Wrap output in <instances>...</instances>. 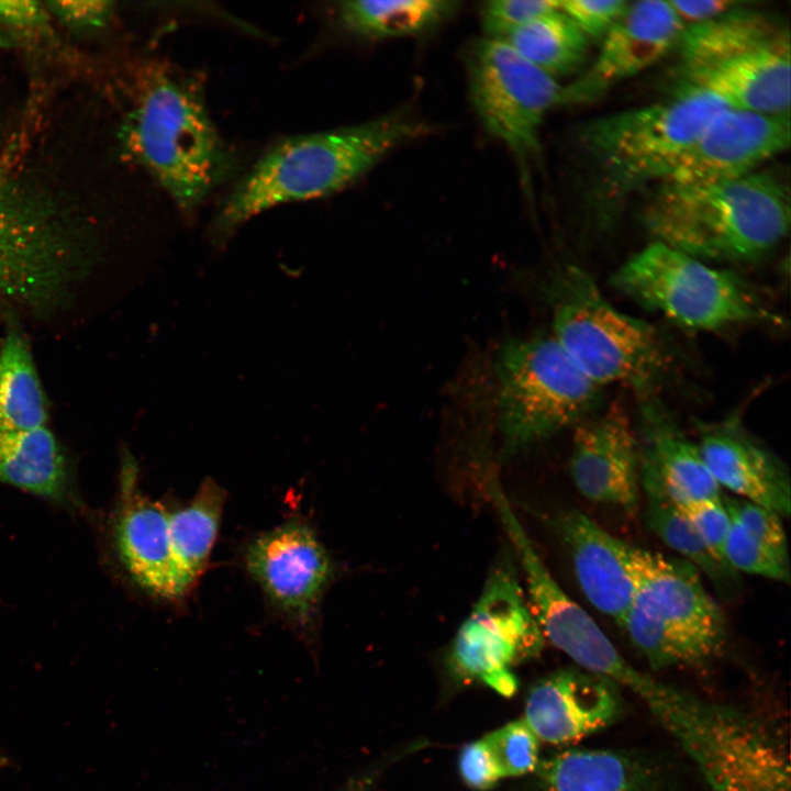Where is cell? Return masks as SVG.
<instances>
[{
  "mask_svg": "<svg viewBox=\"0 0 791 791\" xmlns=\"http://www.w3.org/2000/svg\"><path fill=\"white\" fill-rule=\"evenodd\" d=\"M428 131L403 108L357 124L288 137L267 151L223 200L213 218V237L226 239L278 205L336 193Z\"/></svg>",
  "mask_w": 791,
  "mask_h": 791,
  "instance_id": "6da1fadb",
  "label": "cell"
},
{
  "mask_svg": "<svg viewBox=\"0 0 791 791\" xmlns=\"http://www.w3.org/2000/svg\"><path fill=\"white\" fill-rule=\"evenodd\" d=\"M132 157L186 213L232 172L234 157L193 86L160 66L146 70L123 126Z\"/></svg>",
  "mask_w": 791,
  "mask_h": 791,
  "instance_id": "7a4b0ae2",
  "label": "cell"
},
{
  "mask_svg": "<svg viewBox=\"0 0 791 791\" xmlns=\"http://www.w3.org/2000/svg\"><path fill=\"white\" fill-rule=\"evenodd\" d=\"M645 221L657 241L703 261L755 260L789 231V191L765 170L705 187L659 186Z\"/></svg>",
  "mask_w": 791,
  "mask_h": 791,
  "instance_id": "3957f363",
  "label": "cell"
},
{
  "mask_svg": "<svg viewBox=\"0 0 791 791\" xmlns=\"http://www.w3.org/2000/svg\"><path fill=\"white\" fill-rule=\"evenodd\" d=\"M675 49L679 89L710 92L732 109L790 113V32L776 18L743 5L684 27Z\"/></svg>",
  "mask_w": 791,
  "mask_h": 791,
  "instance_id": "277c9868",
  "label": "cell"
},
{
  "mask_svg": "<svg viewBox=\"0 0 791 791\" xmlns=\"http://www.w3.org/2000/svg\"><path fill=\"white\" fill-rule=\"evenodd\" d=\"M553 337L597 387L624 385L649 394L670 365L656 330L603 296L589 272L566 266L546 287Z\"/></svg>",
  "mask_w": 791,
  "mask_h": 791,
  "instance_id": "5b68a950",
  "label": "cell"
},
{
  "mask_svg": "<svg viewBox=\"0 0 791 791\" xmlns=\"http://www.w3.org/2000/svg\"><path fill=\"white\" fill-rule=\"evenodd\" d=\"M728 107L710 92L677 89L665 101L598 118L580 132L602 188L624 197L672 171L706 125Z\"/></svg>",
  "mask_w": 791,
  "mask_h": 791,
  "instance_id": "8992f818",
  "label": "cell"
},
{
  "mask_svg": "<svg viewBox=\"0 0 791 791\" xmlns=\"http://www.w3.org/2000/svg\"><path fill=\"white\" fill-rule=\"evenodd\" d=\"M494 368L503 456L576 426L599 398L600 388L553 336L508 339L498 350Z\"/></svg>",
  "mask_w": 791,
  "mask_h": 791,
  "instance_id": "52a82bcc",
  "label": "cell"
},
{
  "mask_svg": "<svg viewBox=\"0 0 791 791\" xmlns=\"http://www.w3.org/2000/svg\"><path fill=\"white\" fill-rule=\"evenodd\" d=\"M612 283L639 304L692 331L781 324L739 276L657 239L625 261Z\"/></svg>",
  "mask_w": 791,
  "mask_h": 791,
  "instance_id": "ba28073f",
  "label": "cell"
},
{
  "mask_svg": "<svg viewBox=\"0 0 791 791\" xmlns=\"http://www.w3.org/2000/svg\"><path fill=\"white\" fill-rule=\"evenodd\" d=\"M658 721L693 759L711 791H790L782 751L737 712L678 692Z\"/></svg>",
  "mask_w": 791,
  "mask_h": 791,
  "instance_id": "9c48e42d",
  "label": "cell"
},
{
  "mask_svg": "<svg viewBox=\"0 0 791 791\" xmlns=\"http://www.w3.org/2000/svg\"><path fill=\"white\" fill-rule=\"evenodd\" d=\"M466 75L481 125L523 167L539 152L542 124L561 87L505 43L487 37L469 46Z\"/></svg>",
  "mask_w": 791,
  "mask_h": 791,
  "instance_id": "30bf717a",
  "label": "cell"
},
{
  "mask_svg": "<svg viewBox=\"0 0 791 791\" xmlns=\"http://www.w3.org/2000/svg\"><path fill=\"white\" fill-rule=\"evenodd\" d=\"M545 637L528 606L511 561L490 572L450 649L455 671L489 686L504 697L517 689L511 671L516 661L536 656Z\"/></svg>",
  "mask_w": 791,
  "mask_h": 791,
  "instance_id": "8fae6325",
  "label": "cell"
},
{
  "mask_svg": "<svg viewBox=\"0 0 791 791\" xmlns=\"http://www.w3.org/2000/svg\"><path fill=\"white\" fill-rule=\"evenodd\" d=\"M500 520L523 568L531 610L554 646L587 672L603 677L640 699L656 680L632 666L595 621L553 578L500 489L491 493Z\"/></svg>",
  "mask_w": 791,
  "mask_h": 791,
  "instance_id": "7c38bea8",
  "label": "cell"
},
{
  "mask_svg": "<svg viewBox=\"0 0 791 791\" xmlns=\"http://www.w3.org/2000/svg\"><path fill=\"white\" fill-rule=\"evenodd\" d=\"M631 567L635 599L684 645L694 665L722 650L725 617L692 564L632 545Z\"/></svg>",
  "mask_w": 791,
  "mask_h": 791,
  "instance_id": "4fadbf2b",
  "label": "cell"
},
{
  "mask_svg": "<svg viewBox=\"0 0 791 791\" xmlns=\"http://www.w3.org/2000/svg\"><path fill=\"white\" fill-rule=\"evenodd\" d=\"M790 136V113L727 108L706 125L660 186L695 188L743 178L788 149Z\"/></svg>",
  "mask_w": 791,
  "mask_h": 791,
  "instance_id": "5bb4252c",
  "label": "cell"
},
{
  "mask_svg": "<svg viewBox=\"0 0 791 791\" xmlns=\"http://www.w3.org/2000/svg\"><path fill=\"white\" fill-rule=\"evenodd\" d=\"M683 29L668 1L630 2L602 37L594 62L571 83L561 87L557 105L597 100L616 83L653 66L676 48Z\"/></svg>",
  "mask_w": 791,
  "mask_h": 791,
  "instance_id": "9a60e30c",
  "label": "cell"
},
{
  "mask_svg": "<svg viewBox=\"0 0 791 791\" xmlns=\"http://www.w3.org/2000/svg\"><path fill=\"white\" fill-rule=\"evenodd\" d=\"M570 475L586 499L627 514L637 511L642 492L639 442L621 404L612 403L575 426Z\"/></svg>",
  "mask_w": 791,
  "mask_h": 791,
  "instance_id": "2e32d148",
  "label": "cell"
},
{
  "mask_svg": "<svg viewBox=\"0 0 791 791\" xmlns=\"http://www.w3.org/2000/svg\"><path fill=\"white\" fill-rule=\"evenodd\" d=\"M246 566L270 601L297 622H308L331 578L332 562L314 531L289 521L256 537Z\"/></svg>",
  "mask_w": 791,
  "mask_h": 791,
  "instance_id": "e0dca14e",
  "label": "cell"
},
{
  "mask_svg": "<svg viewBox=\"0 0 791 791\" xmlns=\"http://www.w3.org/2000/svg\"><path fill=\"white\" fill-rule=\"evenodd\" d=\"M119 499L112 519L115 554L131 579L160 598L187 592L172 556L169 512L145 495L137 484V468L130 456L120 475Z\"/></svg>",
  "mask_w": 791,
  "mask_h": 791,
  "instance_id": "ac0fdd59",
  "label": "cell"
},
{
  "mask_svg": "<svg viewBox=\"0 0 791 791\" xmlns=\"http://www.w3.org/2000/svg\"><path fill=\"white\" fill-rule=\"evenodd\" d=\"M621 710L615 683L587 671L566 669L531 690L523 720L539 740L564 745L608 727Z\"/></svg>",
  "mask_w": 791,
  "mask_h": 791,
  "instance_id": "d6986e66",
  "label": "cell"
},
{
  "mask_svg": "<svg viewBox=\"0 0 791 791\" xmlns=\"http://www.w3.org/2000/svg\"><path fill=\"white\" fill-rule=\"evenodd\" d=\"M697 444L720 488L781 517L789 516L791 486L786 467L744 430L738 419L702 426Z\"/></svg>",
  "mask_w": 791,
  "mask_h": 791,
  "instance_id": "ffe728a7",
  "label": "cell"
},
{
  "mask_svg": "<svg viewBox=\"0 0 791 791\" xmlns=\"http://www.w3.org/2000/svg\"><path fill=\"white\" fill-rule=\"evenodd\" d=\"M569 549L577 581L590 603L619 624L636 597L632 545L610 534L578 510L553 521Z\"/></svg>",
  "mask_w": 791,
  "mask_h": 791,
  "instance_id": "44dd1931",
  "label": "cell"
},
{
  "mask_svg": "<svg viewBox=\"0 0 791 791\" xmlns=\"http://www.w3.org/2000/svg\"><path fill=\"white\" fill-rule=\"evenodd\" d=\"M640 416V461L657 475L670 499L678 505L721 499V488L698 444L686 436L659 402L645 399Z\"/></svg>",
  "mask_w": 791,
  "mask_h": 791,
  "instance_id": "7402d4cb",
  "label": "cell"
},
{
  "mask_svg": "<svg viewBox=\"0 0 791 791\" xmlns=\"http://www.w3.org/2000/svg\"><path fill=\"white\" fill-rule=\"evenodd\" d=\"M0 483L67 508L79 503L68 459L47 425L0 428Z\"/></svg>",
  "mask_w": 791,
  "mask_h": 791,
  "instance_id": "603a6c76",
  "label": "cell"
},
{
  "mask_svg": "<svg viewBox=\"0 0 791 791\" xmlns=\"http://www.w3.org/2000/svg\"><path fill=\"white\" fill-rule=\"evenodd\" d=\"M459 5L450 0H350L337 2L335 12L346 32L382 41L428 33L453 18Z\"/></svg>",
  "mask_w": 791,
  "mask_h": 791,
  "instance_id": "cb8c5ba5",
  "label": "cell"
},
{
  "mask_svg": "<svg viewBox=\"0 0 791 791\" xmlns=\"http://www.w3.org/2000/svg\"><path fill=\"white\" fill-rule=\"evenodd\" d=\"M640 487L645 495L647 527L669 548L703 572L723 592L732 591L737 572L711 554L687 516L670 499L657 475L640 463Z\"/></svg>",
  "mask_w": 791,
  "mask_h": 791,
  "instance_id": "d4e9b609",
  "label": "cell"
},
{
  "mask_svg": "<svg viewBox=\"0 0 791 791\" xmlns=\"http://www.w3.org/2000/svg\"><path fill=\"white\" fill-rule=\"evenodd\" d=\"M48 405L25 335L11 327L0 346V428L47 425Z\"/></svg>",
  "mask_w": 791,
  "mask_h": 791,
  "instance_id": "484cf974",
  "label": "cell"
},
{
  "mask_svg": "<svg viewBox=\"0 0 791 791\" xmlns=\"http://www.w3.org/2000/svg\"><path fill=\"white\" fill-rule=\"evenodd\" d=\"M225 497V491L215 481L207 479L187 505L169 512L171 552L187 591L209 561Z\"/></svg>",
  "mask_w": 791,
  "mask_h": 791,
  "instance_id": "4316f807",
  "label": "cell"
},
{
  "mask_svg": "<svg viewBox=\"0 0 791 791\" xmlns=\"http://www.w3.org/2000/svg\"><path fill=\"white\" fill-rule=\"evenodd\" d=\"M538 765L548 791H637L645 779L631 759L603 749H569Z\"/></svg>",
  "mask_w": 791,
  "mask_h": 791,
  "instance_id": "83f0119b",
  "label": "cell"
},
{
  "mask_svg": "<svg viewBox=\"0 0 791 791\" xmlns=\"http://www.w3.org/2000/svg\"><path fill=\"white\" fill-rule=\"evenodd\" d=\"M501 42L556 80L580 68L589 45V38L559 7L516 29Z\"/></svg>",
  "mask_w": 791,
  "mask_h": 791,
  "instance_id": "f1b7e54d",
  "label": "cell"
},
{
  "mask_svg": "<svg viewBox=\"0 0 791 791\" xmlns=\"http://www.w3.org/2000/svg\"><path fill=\"white\" fill-rule=\"evenodd\" d=\"M619 625L653 668L694 665L684 645L636 599Z\"/></svg>",
  "mask_w": 791,
  "mask_h": 791,
  "instance_id": "f546056e",
  "label": "cell"
},
{
  "mask_svg": "<svg viewBox=\"0 0 791 791\" xmlns=\"http://www.w3.org/2000/svg\"><path fill=\"white\" fill-rule=\"evenodd\" d=\"M503 777L521 776L538 767L539 739L523 718L483 737Z\"/></svg>",
  "mask_w": 791,
  "mask_h": 791,
  "instance_id": "4dcf8cb0",
  "label": "cell"
},
{
  "mask_svg": "<svg viewBox=\"0 0 791 791\" xmlns=\"http://www.w3.org/2000/svg\"><path fill=\"white\" fill-rule=\"evenodd\" d=\"M724 548L726 564L736 572L786 582L790 580V564L782 561L769 548L755 539L732 516Z\"/></svg>",
  "mask_w": 791,
  "mask_h": 791,
  "instance_id": "1f68e13d",
  "label": "cell"
},
{
  "mask_svg": "<svg viewBox=\"0 0 791 791\" xmlns=\"http://www.w3.org/2000/svg\"><path fill=\"white\" fill-rule=\"evenodd\" d=\"M722 502L729 515L755 539L789 564L788 542L779 514L737 497H724Z\"/></svg>",
  "mask_w": 791,
  "mask_h": 791,
  "instance_id": "d6a6232c",
  "label": "cell"
},
{
  "mask_svg": "<svg viewBox=\"0 0 791 791\" xmlns=\"http://www.w3.org/2000/svg\"><path fill=\"white\" fill-rule=\"evenodd\" d=\"M556 0H492L482 3L480 22L483 37L503 41L533 19L558 9Z\"/></svg>",
  "mask_w": 791,
  "mask_h": 791,
  "instance_id": "836d02e7",
  "label": "cell"
},
{
  "mask_svg": "<svg viewBox=\"0 0 791 791\" xmlns=\"http://www.w3.org/2000/svg\"><path fill=\"white\" fill-rule=\"evenodd\" d=\"M678 506L716 560L729 567L724 558V548L732 519L722 498L690 502Z\"/></svg>",
  "mask_w": 791,
  "mask_h": 791,
  "instance_id": "e575fe53",
  "label": "cell"
},
{
  "mask_svg": "<svg viewBox=\"0 0 791 791\" xmlns=\"http://www.w3.org/2000/svg\"><path fill=\"white\" fill-rule=\"evenodd\" d=\"M627 0H564L559 9L588 38H602L625 12Z\"/></svg>",
  "mask_w": 791,
  "mask_h": 791,
  "instance_id": "d590c367",
  "label": "cell"
},
{
  "mask_svg": "<svg viewBox=\"0 0 791 791\" xmlns=\"http://www.w3.org/2000/svg\"><path fill=\"white\" fill-rule=\"evenodd\" d=\"M459 772L471 789L492 788L503 775L484 739L466 745L459 755Z\"/></svg>",
  "mask_w": 791,
  "mask_h": 791,
  "instance_id": "8d00e7d4",
  "label": "cell"
},
{
  "mask_svg": "<svg viewBox=\"0 0 791 791\" xmlns=\"http://www.w3.org/2000/svg\"><path fill=\"white\" fill-rule=\"evenodd\" d=\"M49 9L71 26H99L110 16L112 2L109 1H56L48 2Z\"/></svg>",
  "mask_w": 791,
  "mask_h": 791,
  "instance_id": "74e56055",
  "label": "cell"
},
{
  "mask_svg": "<svg viewBox=\"0 0 791 791\" xmlns=\"http://www.w3.org/2000/svg\"><path fill=\"white\" fill-rule=\"evenodd\" d=\"M668 2L683 27L705 23L748 3L739 0H668Z\"/></svg>",
  "mask_w": 791,
  "mask_h": 791,
  "instance_id": "f35d334b",
  "label": "cell"
},
{
  "mask_svg": "<svg viewBox=\"0 0 791 791\" xmlns=\"http://www.w3.org/2000/svg\"><path fill=\"white\" fill-rule=\"evenodd\" d=\"M46 13L35 1L0 0V22L14 26H37L44 24Z\"/></svg>",
  "mask_w": 791,
  "mask_h": 791,
  "instance_id": "ab89813d",
  "label": "cell"
},
{
  "mask_svg": "<svg viewBox=\"0 0 791 791\" xmlns=\"http://www.w3.org/2000/svg\"><path fill=\"white\" fill-rule=\"evenodd\" d=\"M8 44V41L5 40L4 35L0 33V45Z\"/></svg>",
  "mask_w": 791,
  "mask_h": 791,
  "instance_id": "60d3db41",
  "label": "cell"
}]
</instances>
